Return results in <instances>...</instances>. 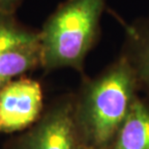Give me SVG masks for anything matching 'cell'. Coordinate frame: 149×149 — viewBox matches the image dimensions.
Wrapping results in <instances>:
<instances>
[{"instance_id": "cell-1", "label": "cell", "mask_w": 149, "mask_h": 149, "mask_svg": "<svg viewBox=\"0 0 149 149\" xmlns=\"http://www.w3.org/2000/svg\"><path fill=\"white\" fill-rule=\"evenodd\" d=\"M139 89L135 70L123 53L96 77L83 79L74 95V114L88 149L111 147Z\"/></svg>"}, {"instance_id": "cell-2", "label": "cell", "mask_w": 149, "mask_h": 149, "mask_svg": "<svg viewBox=\"0 0 149 149\" xmlns=\"http://www.w3.org/2000/svg\"><path fill=\"white\" fill-rule=\"evenodd\" d=\"M107 0H66L49 17L40 31L41 67L50 72L72 68L83 73L96 44Z\"/></svg>"}, {"instance_id": "cell-3", "label": "cell", "mask_w": 149, "mask_h": 149, "mask_svg": "<svg viewBox=\"0 0 149 149\" xmlns=\"http://www.w3.org/2000/svg\"><path fill=\"white\" fill-rule=\"evenodd\" d=\"M74 95L57 100L20 138L17 149H88L77 130Z\"/></svg>"}, {"instance_id": "cell-4", "label": "cell", "mask_w": 149, "mask_h": 149, "mask_svg": "<svg viewBox=\"0 0 149 149\" xmlns=\"http://www.w3.org/2000/svg\"><path fill=\"white\" fill-rule=\"evenodd\" d=\"M41 64L40 31L23 28L13 16L0 14V90Z\"/></svg>"}, {"instance_id": "cell-5", "label": "cell", "mask_w": 149, "mask_h": 149, "mask_svg": "<svg viewBox=\"0 0 149 149\" xmlns=\"http://www.w3.org/2000/svg\"><path fill=\"white\" fill-rule=\"evenodd\" d=\"M43 112V90L36 80L14 79L0 90V133L28 129Z\"/></svg>"}, {"instance_id": "cell-6", "label": "cell", "mask_w": 149, "mask_h": 149, "mask_svg": "<svg viewBox=\"0 0 149 149\" xmlns=\"http://www.w3.org/2000/svg\"><path fill=\"white\" fill-rule=\"evenodd\" d=\"M117 19L123 26L125 44L123 54L127 56L135 70L139 88L149 96V20L138 19L126 22Z\"/></svg>"}, {"instance_id": "cell-7", "label": "cell", "mask_w": 149, "mask_h": 149, "mask_svg": "<svg viewBox=\"0 0 149 149\" xmlns=\"http://www.w3.org/2000/svg\"><path fill=\"white\" fill-rule=\"evenodd\" d=\"M109 149H149V101L136 98Z\"/></svg>"}, {"instance_id": "cell-8", "label": "cell", "mask_w": 149, "mask_h": 149, "mask_svg": "<svg viewBox=\"0 0 149 149\" xmlns=\"http://www.w3.org/2000/svg\"><path fill=\"white\" fill-rule=\"evenodd\" d=\"M22 0H0V14L14 16Z\"/></svg>"}, {"instance_id": "cell-9", "label": "cell", "mask_w": 149, "mask_h": 149, "mask_svg": "<svg viewBox=\"0 0 149 149\" xmlns=\"http://www.w3.org/2000/svg\"><path fill=\"white\" fill-rule=\"evenodd\" d=\"M148 20H149V17H148Z\"/></svg>"}]
</instances>
